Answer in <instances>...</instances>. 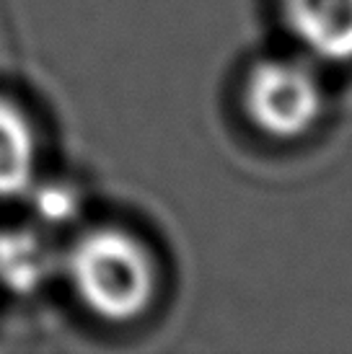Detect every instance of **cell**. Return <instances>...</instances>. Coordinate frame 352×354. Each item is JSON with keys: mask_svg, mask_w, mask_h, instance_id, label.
Instances as JSON below:
<instances>
[{"mask_svg": "<svg viewBox=\"0 0 352 354\" xmlns=\"http://www.w3.org/2000/svg\"><path fill=\"white\" fill-rule=\"evenodd\" d=\"M283 26L295 50L319 62H352V0H277Z\"/></svg>", "mask_w": 352, "mask_h": 354, "instance_id": "3", "label": "cell"}, {"mask_svg": "<svg viewBox=\"0 0 352 354\" xmlns=\"http://www.w3.org/2000/svg\"><path fill=\"white\" fill-rule=\"evenodd\" d=\"M39 207L44 209V215L55 217V220H65L73 215V192H62V187H47L39 192Z\"/></svg>", "mask_w": 352, "mask_h": 354, "instance_id": "6", "label": "cell"}, {"mask_svg": "<svg viewBox=\"0 0 352 354\" xmlns=\"http://www.w3.org/2000/svg\"><path fill=\"white\" fill-rule=\"evenodd\" d=\"M55 256L42 236L13 230L0 233V279L16 290H31L52 272Z\"/></svg>", "mask_w": 352, "mask_h": 354, "instance_id": "5", "label": "cell"}, {"mask_svg": "<svg viewBox=\"0 0 352 354\" xmlns=\"http://www.w3.org/2000/svg\"><path fill=\"white\" fill-rule=\"evenodd\" d=\"M37 176V135L16 104L0 99V197L29 192Z\"/></svg>", "mask_w": 352, "mask_h": 354, "instance_id": "4", "label": "cell"}, {"mask_svg": "<svg viewBox=\"0 0 352 354\" xmlns=\"http://www.w3.org/2000/svg\"><path fill=\"white\" fill-rule=\"evenodd\" d=\"M65 272L88 310L112 324L146 313L158 290V266L137 236L119 227H94L68 248Z\"/></svg>", "mask_w": 352, "mask_h": 354, "instance_id": "1", "label": "cell"}, {"mask_svg": "<svg viewBox=\"0 0 352 354\" xmlns=\"http://www.w3.org/2000/svg\"><path fill=\"white\" fill-rule=\"evenodd\" d=\"M241 106L264 138L280 142L303 138L326 111L324 68L298 50L259 57L246 70Z\"/></svg>", "mask_w": 352, "mask_h": 354, "instance_id": "2", "label": "cell"}]
</instances>
